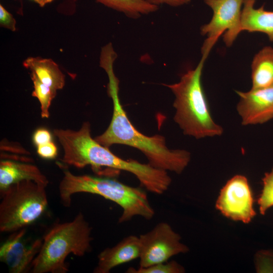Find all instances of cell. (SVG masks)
Masks as SVG:
<instances>
[{"label":"cell","instance_id":"obj_6","mask_svg":"<svg viewBox=\"0 0 273 273\" xmlns=\"http://www.w3.org/2000/svg\"><path fill=\"white\" fill-rule=\"evenodd\" d=\"M46 188L33 180H24L0 193V232L13 233L37 220L48 206Z\"/></svg>","mask_w":273,"mask_h":273},{"label":"cell","instance_id":"obj_10","mask_svg":"<svg viewBox=\"0 0 273 273\" xmlns=\"http://www.w3.org/2000/svg\"><path fill=\"white\" fill-rule=\"evenodd\" d=\"M26 228L12 233L0 247V260L11 273H23L30 268L38 254L42 239L29 242L25 239Z\"/></svg>","mask_w":273,"mask_h":273},{"label":"cell","instance_id":"obj_19","mask_svg":"<svg viewBox=\"0 0 273 273\" xmlns=\"http://www.w3.org/2000/svg\"><path fill=\"white\" fill-rule=\"evenodd\" d=\"M263 187L258 198L260 213L265 214L267 210L273 206V168L265 173L262 178Z\"/></svg>","mask_w":273,"mask_h":273},{"label":"cell","instance_id":"obj_17","mask_svg":"<svg viewBox=\"0 0 273 273\" xmlns=\"http://www.w3.org/2000/svg\"><path fill=\"white\" fill-rule=\"evenodd\" d=\"M99 3L114 10L121 12L127 17L136 19L158 9L146 0H96Z\"/></svg>","mask_w":273,"mask_h":273},{"label":"cell","instance_id":"obj_1","mask_svg":"<svg viewBox=\"0 0 273 273\" xmlns=\"http://www.w3.org/2000/svg\"><path fill=\"white\" fill-rule=\"evenodd\" d=\"M117 57L114 52L110 51L100 55V65L108 77L107 92L112 100L113 111L109 125L95 139L108 148L114 144L133 147L145 155L152 166L178 174L181 173L190 161V153L185 150L169 149L164 136L159 134L145 135L130 121L120 103L119 80L114 72L113 64Z\"/></svg>","mask_w":273,"mask_h":273},{"label":"cell","instance_id":"obj_18","mask_svg":"<svg viewBox=\"0 0 273 273\" xmlns=\"http://www.w3.org/2000/svg\"><path fill=\"white\" fill-rule=\"evenodd\" d=\"M30 77L34 88L32 96L36 98L40 103L41 117L48 118L50 116V107L57 92L43 83L33 72L31 73Z\"/></svg>","mask_w":273,"mask_h":273},{"label":"cell","instance_id":"obj_22","mask_svg":"<svg viewBox=\"0 0 273 273\" xmlns=\"http://www.w3.org/2000/svg\"><path fill=\"white\" fill-rule=\"evenodd\" d=\"M37 153L39 157L46 159H53L58 155V149L53 141L37 146Z\"/></svg>","mask_w":273,"mask_h":273},{"label":"cell","instance_id":"obj_12","mask_svg":"<svg viewBox=\"0 0 273 273\" xmlns=\"http://www.w3.org/2000/svg\"><path fill=\"white\" fill-rule=\"evenodd\" d=\"M141 246L139 237L130 235L112 247L106 248L98 256L95 273H109L113 268L139 258Z\"/></svg>","mask_w":273,"mask_h":273},{"label":"cell","instance_id":"obj_24","mask_svg":"<svg viewBox=\"0 0 273 273\" xmlns=\"http://www.w3.org/2000/svg\"><path fill=\"white\" fill-rule=\"evenodd\" d=\"M32 141L37 147L52 141V136L47 129L39 128L34 131L32 136Z\"/></svg>","mask_w":273,"mask_h":273},{"label":"cell","instance_id":"obj_21","mask_svg":"<svg viewBox=\"0 0 273 273\" xmlns=\"http://www.w3.org/2000/svg\"><path fill=\"white\" fill-rule=\"evenodd\" d=\"M257 272H273V251L262 250L257 252L254 259Z\"/></svg>","mask_w":273,"mask_h":273},{"label":"cell","instance_id":"obj_20","mask_svg":"<svg viewBox=\"0 0 273 273\" xmlns=\"http://www.w3.org/2000/svg\"><path fill=\"white\" fill-rule=\"evenodd\" d=\"M184 267L175 261L164 262L155 264L149 266L138 269L129 268L126 272L128 273H184Z\"/></svg>","mask_w":273,"mask_h":273},{"label":"cell","instance_id":"obj_26","mask_svg":"<svg viewBox=\"0 0 273 273\" xmlns=\"http://www.w3.org/2000/svg\"><path fill=\"white\" fill-rule=\"evenodd\" d=\"M40 7H43L48 4L52 3L54 0H32Z\"/></svg>","mask_w":273,"mask_h":273},{"label":"cell","instance_id":"obj_4","mask_svg":"<svg viewBox=\"0 0 273 273\" xmlns=\"http://www.w3.org/2000/svg\"><path fill=\"white\" fill-rule=\"evenodd\" d=\"M207 57L202 55L198 65L183 74L178 82L163 84L175 96V122L185 134L198 139L220 135L223 132L212 117L202 84V70Z\"/></svg>","mask_w":273,"mask_h":273},{"label":"cell","instance_id":"obj_11","mask_svg":"<svg viewBox=\"0 0 273 273\" xmlns=\"http://www.w3.org/2000/svg\"><path fill=\"white\" fill-rule=\"evenodd\" d=\"M236 93L240 97L237 110L243 125L262 124L273 118V85Z\"/></svg>","mask_w":273,"mask_h":273},{"label":"cell","instance_id":"obj_5","mask_svg":"<svg viewBox=\"0 0 273 273\" xmlns=\"http://www.w3.org/2000/svg\"><path fill=\"white\" fill-rule=\"evenodd\" d=\"M92 227L79 212L70 221L55 224L42 239L40 249L33 260V273H66L65 263L70 254L83 256L91 250Z\"/></svg>","mask_w":273,"mask_h":273},{"label":"cell","instance_id":"obj_13","mask_svg":"<svg viewBox=\"0 0 273 273\" xmlns=\"http://www.w3.org/2000/svg\"><path fill=\"white\" fill-rule=\"evenodd\" d=\"M24 180H33L47 187V177L37 166L29 162L13 160L0 161V193L11 185Z\"/></svg>","mask_w":273,"mask_h":273},{"label":"cell","instance_id":"obj_16","mask_svg":"<svg viewBox=\"0 0 273 273\" xmlns=\"http://www.w3.org/2000/svg\"><path fill=\"white\" fill-rule=\"evenodd\" d=\"M252 88L273 85V48L264 47L256 54L251 64Z\"/></svg>","mask_w":273,"mask_h":273},{"label":"cell","instance_id":"obj_23","mask_svg":"<svg viewBox=\"0 0 273 273\" xmlns=\"http://www.w3.org/2000/svg\"><path fill=\"white\" fill-rule=\"evenodd\" d=\"M16 20L13 15L10 13L1 4L0 5V24L2 27L15 31Z\"/></svg>","mask_w":273,"mask_h":273},{"label":"cell","instance_id":"obj_25","mask_svg":"<svg viewBox=\"0 0 273 273\" xmlns=\"http://www.w3.org/2000/svg\"><path fill=\"white\" fill-rule=\"evenodd\" d=\"M149 3L159 6L160 5H166L171 7H178L191 2V0H146Z\"/></svg>","mask_w":273,"mask_h":273},{"label":"cell","instance_id":"obj_3","mask_svg":"<svg viewBox=\"0 0 273 273\" xmlns=\"http://www.w3.org/2000/svg\"><path fill=\"white\" fill-rule=\"evenodd\" d=\"M63 173L59 191L65 207L71 205L73 195L87 193L101 196L120 206L122 213L119 218V223L129 221L135 216L150 219L154 215V210L146 192L140 188L131 187L108 177L75 175L68 169H64Z\"/></svg>","mask_w":273,"mask_h":273},{"label":"cell","instance_id":"obj_7","mask_svg":"<svg viewBox=\"0 0 273 273\" xmlns=\"http://www.w3.org/2000/svg\"><path fill=\"white\" fill-rule=\"evenodd\" d=\"M210 7L213 16L210 21L201 27V33L206 35L202 54L208 57L211 49L223 33L227 47L232 46L240 30L242 7L244 0H204Z\"/></svg>","mask_w":273,"mask_h":273},{"label":"cell","instance_id":"obj_14","mask_svg":"<svg viewBox=\"0 0 273 273\" xmlns=\"http://www.w3.org/2000/svg\"><path fill=\"white\" fill-rule=\"evenodd\" d=\"M256 0H244L242 10L241 31L260 32L266 34L273 42V11H266L262 6L254 7Z\"/></svg>","mask_w":273,"mask_h":273},{"label":"cell","instance_id":"obj_15","mask_svg":"<svg viewBox=\"0 0 273 273\" xmlns=\"http://www.w3.org/2000/svg\"><path fill=\"white\" fill-rule=\"evenodd\" d=\"M23 65L35 73L43 83L55 92L62 89L65 85V75L58 65L51 59L30 57L23 61Z\"/></svg>","mask_w":273,"mask_h":273},{"label":"cell","instance_id":"obj_8","mask_svg":"<svg viewBox=\"0 0 273 273\" xmlns=\"http://www.w3.org/2000/svg\"><path fill=\"white\" fill-rule=\"evenodd\" d=\"M141 254L140 267L167 261L171 257L189 251L180 242L181 237L167 223H158L152 230L139 236Z\"/></svg>","mask_w":273,"mask_h":273},{"label":"cell","instance_id":"obj_9","mask_svg":"<svg viewBox=\"0 0 273 273\" xmlns=\"http://www.w3.org/2000/svg\"><path fill=\"white\" fill-rule=\"evenodd\" d=\"M253 204V198L247 178L236 175L221 190L215 207L227 218L248 223L256 214Z\"/></svg>","mask_w":273,"mask_h":273},{"label":"cell","instance_id":"obj_2","mask_svg":"<svg viewBox=\"0 0 273 273\" xmlns=\"http://www.w3.org/2000/svg\"><path fill=\"white\" fill-rule=\"evenodd\" d=\"M90 131L88 121L84 122L78 130L54 129V134L63 150L62 163L78 168L89 165L95 170L104 167L127 171L134 175L141 185L152 193L160 195L167 190L171 178L167 171L149 163L120 158L93 139Z\"/></svg>","mask_w":273,"mask_h":273}]
</instances>
